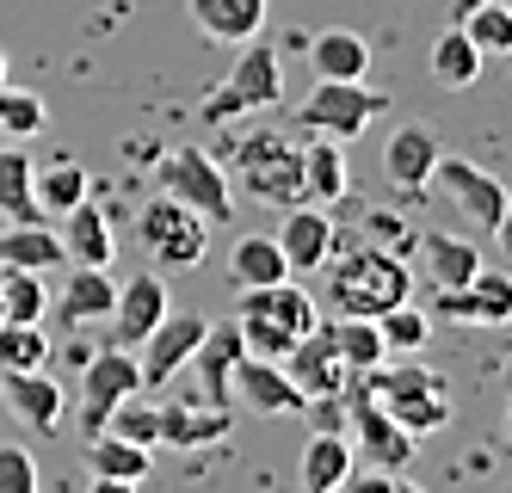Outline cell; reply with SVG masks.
<instances>
[{"instance_id":"1","label":"cell","mask_w":512,"mask_h":493,"mask_svg":"<svg viewBox=\"0 0 512 493\" xmlns=\"http://www.w3.org/2000/svg\"><path fill=\"white\" fill-rule=\"evenodd\" d=\"M321 272H327V302H334V315L377 321L383 309L414 296V272H408V259L395 247H334L321 259Z\"/></svg>"},{"instance_id":"2","label":"cell","mask_w":512,"mask_h":493,"mask_svg":"<svg viewBox=\"0 0 512 493\" xmlns=\"http://www.w3.org/2000/svg\"><path fill=\"white\" fill-rule=\"evenodd\" d=\"M229 173H235L241 192L266 210L303 204V142L284 136V130H241L235 148H229Z\"/></svg>"},{"instance_id":"3","label":"cell","mask_w":512,"mask_h":493,"mask_svg":"<svg viewBox=\"0 0 512 493\" xmlns=\"http://www.w3.org/2000/svg\"><path fill=\"white\" fill-rule=\"evenodd\" d=\"M278 99H284V68H278V50H272V44H260V37H247L241 56H235V68H229L223 81L204 93L198 118L223 130V124H235V118H253V111H272Z\"/></svg>"},{"instance_id":"4","label":"cell","mask_w":512,"mask_h":493,"mask_svg":"<svg viewBox=\"0 0 512 493\" xmlns=\"http://www.w3.org/2000/svg\"><path fill=\"white\" fill-rule=\"evenodd\" d=\"M364 383H371V395L383 401V413L401 432L426 438V432L451 426V389L426 364H377V370H364Z\"/></svg>"},{"instance_id":"5","label":"cell","mask_w":512,"mask_h":493,"mask_svg":"<svg viewBox=\"0 0 512 493\" xmlns=\"http://www.w3.org/2000/svg\"><path fill=\"white\" fill-rule=\"evenodd\" d=\"M136 241H142V253H149L161 272H192V265H204L210 222L161 192V198H149L136 210Z\"/></svg>"},{"instance_id":"6","label":"cell","mask_w":512,"mask_h":493,"mask_svg":"<svg viewBox=\"0 0 512 493\" xmlns=\"http://www.w3.org/2000/svg\"><path fill=\"white\" fill-rule=\"evenodd\" d=\"M340 407H346V438H352V450L371 469H389V475H401L414 463V432H401L389 413H383V401L371 395V383L364 376H346V395H340Z\"/></svg>"},{"instance_id":"7","label":"cell","mask_w":512,"mask_h":493,"mask_svg":"<svg viewBox=\"0 0 512 493\" xmlns=\"http://www.w3.org/2000/svg\"><path fill=\"white\" fill-rule=\"evenodd\" d=\"M389 99L377 87L364 81H315L309 99H297V111H290V124H297V136H334V142H352L371 130V118L383 111Z\"/></svg>"},{"instance_id":"8","label":"cell","mask_w":512,"mask_h":493,"mask_svg":"<svg viewBox=\"0 0 512 493\" xmlns=\"http://www.w3.org/2000/svg\"><path fill=\"white\" fill-rule=\"evenodd\" d=\"M161 192L179 198L186 210H198L210 229L235 216V185H229V173L216 167L204 148H167V155H161Z\"/></svg>"},{"instance_id":"9","label":"cell","mask_w":512,"mask_h":493,"mask_svg":"<svg viewBox=\"0 0 512 493\" xmlns=\"http://www.w3.org/2000/svg\"><path fill=\"white\" fill-rule=\"evenodd\" d=\"M136 389H142L136 352H124V346L87 352V364H81V432H87V438L105 432V413H112L124 395H136Z\"/></svg>"},{"instance_id":"10","label":"cell","mask_w":512,"mask_h":493,"mask_svg":"<svg viewBox=\"0 0 512 493\" xmlns=\"http://www.w3.org/2000/svg\"><path fill=\"white\" fill-rule=\"evenodd\" d=\"M432 179H438V192L451 198V210L469 222L475 235H494V222H500V210H506V185L488 173V167H475V161H451V155H438V167H432Z\"/></svg>"},{"instance_id":"11","label":"cell","mask_w":512,"mask_h":493,"mask_svg":"<svg viewBox=\"0 0 512 493\" xmlns=\"http://www.w3.org/2000/svg\"><path fill=\"white\" fill-rule=\"evenodd\" d=\"M229 395L247 413H260V420H297V413H309L303 389L290 383V370L278 358H241L235 376H229Z\"/></svg>"},{"instance_id":"12","label":"cell","mask_w":512,"mask_h":493,"mask_svg":"<svg viewBox=\"0 0 512 493\" xmlns=\"http://www.w3.org/2000/svg\"><path fill=\"white\" fill-rule=\"evenodd\" d=\"M155 420H161L155 450L161 444L167 450H204V444H223L235 432V407H210L198 395H167V401H155Z\"/></svg>"},{"instance_id":"13","label":"cell","mask_w":512,"mask_h":493,"mask_svg":"<svg viewBox=\"0 0 512 493\" xmlns=\"http://www.w3.org/2000/svg\"><path fill=\"white\" fill-rule=\"evenodd\" d=\"M198 339H204V315H161L155 327H149V339L136 346V364H142V389H167L179 370L192 364V352H198Z\"/></svg>"},{"instance_id":"14","label":"cell","mask_w":512,"mask_h":493,"mask_svg":"<svg viewBox=\"0 0 512 493\" xmlns=\"http://www.w3.org/2000/svg\"><path fill=\"white\" fill-rule=\"evenodd\" d=\"M432 315L457 321V327H506L512 321V278L482 265L463 290H432Z\"/></svg>"},{"instance_id":"15","label":"cell","mask_w":512,"mask_h":493,"mask_svg":"<svg viewBox=\"0 0 512 493\" xmlns=\"http://www.w3.org/2000/svg\"><path fill=\"white\" fill-rule=\"evenodd\" d=\"M278 253H284V265H290V278L297 272H321V259L340 247V235H334V210H321V204H290V210H278Z\"/></svg>"},{"instance_id":"16","label":"cell","mask_w":512,"mask_h":493,"mask_svg":"<svg viewBox=\"0 0 512 493\" xmlns=\"http://www.w3.org/2000/svg\"><path fill=\"white\" fill-rule=\"evenodd\" d=\"M247 358V346H241V327H235V315L229 321H204V339H198V352H192V383H198V401H210V407H235V395H229V376H235V364Z\"/></svg>"},{"instance_id":"17","label":"cell","mask_w":512,"mask_h":493,"mask_svg":"<svg viewBox=\"0 0 512 493\" xmlns=\"http://www.w3.org/2000/svg\"><path fill=\"white\" fill-rule=\"evenodd\" d=\"M278 364L290 370V383L303 389V401H340L346 395V364L334 352V339H327V321H315Z\"/></svg>"},{"instance_id":"18","label":"cell","mask_w":512,"mask_h":493,"mask_svg":"<svg viewBox=\"0 0 512 493\" xmlns=\"http://www.w3.org/2000/svg\"><path fill=\"white\" fill-rule=\"evenodd\" d=\"M118 302V284H112V265H68V284L50 290V315L81 333V327H99Z\"/></svg>"},{"instance_id":"19","label":"cell","mask_w":512,"mask_h":493,"mask_svg":"<svg viewBox=\"0 0 512 493\" xmlns=\"http://www.w3.org/2000/svg\"><path fill=\"white\" fill-rule=\"evenodd\" d=\"M161 315H167V284H161V272H136L130 284H118V302H112V315H105V327H112L105 346L136 352Z\"/></svg>"},{"instance_id":"20","label":"cell","mask_w":512,"mask_h":493,"mask_svg":"<svg viewBox=\"0 0 512 493\" xmlns=\"http://www.w3.org/2000/svg\"><path fill=\"white\" fill-rule=\"evenodd\" d=\"M0 407H13L31 432H56L68 395H62V383L50 370H7L0 376Z\"/></svg>"},{"instance_id":"21","label":"cell","mask_w":512,"mask_h":493,"mask_svg":"<svg viewBox=\"0 0 512 493\" xmlns=\"http://www.w3.org/2000/svg\"><path fill=\"white\" fill-rule=\"evenodd\" d=\"M438 136L426 130V124H401L395 136H389V148H383V179L395 185V192H426L432 185V167H438Z\"/></svg>"},{"instance_id":"22","label":"cell","mask_w":512,"mask_h":493,"mask_svg":"<svg viewBox=\"0 0 512 493\" xmlns=\"http://www.w3.org/2000/svg\"><path fill=\"white\" fill-rule=\"evenodd\" d=\"M414 247H420V259H426L432 290H463L475 272H482V247L463 241V235H451V229H420Z\"/></svg>"},{"instance_id":"23","label":"cell","mask_w":512,"mask_h":493,"mask_svg":"<svg viewBox=\"0 0 512 493\" xmlns=\"http://www.w3.org/2000/svg\"><path fill=\"white\" fill-rule=\"evenodd\" d=\"M235 315H266V321H278L290 339H303L321 315H315V296L303 290V284H260V290H241L235 296Z\"/></svg>"},{"instance_id":"24","label":"cell","mask_w":512,"mask_h":493,"mask_svg":"<svg viewBox=\"0 0 512 493\" xmlns=\"http://www.w3.org/2000/svg\"><path fill=\"white\" fill-rule=\"evenodd\" d=\"M56 241H62V259H68V265H112V253H118L112 222H105V210H99L93 198H81L75 210H62Z\"/></svg>"},{"instance_id":"25","label":"cell","mask_w":512,"mask_h":493,"mask_svg":"<svg viewBox=\"0 0 512 493\" xmlns=\"http://www.w3.org/2000/svg\"><path fill=\"white\" fill-rule=\"evenodd\" d=\"M346 142L334 136H303V204H321V210H334L346 198Z\"/></svg>"},{"instance_id":"26","label":"cell","mask_w":512,"mask_h":493,"mask_svg":"<svg viewBox=\"0 0 512 493\" xmlns=\"http://www.w3.org/2000/svg\"><path fill=\"white\" fill-rule=\"evenodd\" d=\"M186 7H192V25L229 50H241L266 25V0H186Z\"/></svg>"},{"instance_id":"27","label":"cell","mask_w":512,"mask_h":493,"mask_svg":"<svg viewBox=\"0 0 512 493\" xmlns=\"http://www.w3.org/2000/svg\"><path fill=\"white\" fill-rule=\"evenodd\" d=\"M352 469H358L352 438H346L340 426H321V432L303 444V469H297V481H303V493H327V487H340Z\"/></svg>"},{"instance_id":"28","label":"cell","mask_w":512,"mask_h":493,"mask_svg":"<svg viewBox=\"0 0 512 493\" xmlns=\"http://www.w3.org/2000/svg\"><path fill=\"white\" fill-rule=\"evenodd\" d=\"M309 68H315V81H364L371 74V44L358 31H315Z\"/></svg>"},{"instance_id":"29","label":"cell","mask_w":512,"mask_h":493,"mask_svg":"<svg viewBox=\"0 0 512 493\" xmlns=\"http://www.w3.org/2000/svg\"><path fill=\"white\" fill-rule=\"evenodd\" d=\"M0 265H25V272H56L62 259V241L56 229H44V216L38 222H7L0 229Z\"/></svg>"},{"instance_id":"30","label":"cell","mask_w":512,"mask_h":493,"mask_svg":"<svg viewBox=\"0 0 512 493\" xmlns=\"http://www.w3.org/2000/svg\"><path fill=\"white\" fill-rule=\"evenodd\" d=\"M31 192H38V210H44V216H62V210H75V204L93 192V179H87L81 161L56 155V161H44V167H31Z\"/></svg>"},{"instance_id":"31","label":"cell","mask_w":512,"mask_h":493,"mask_svg":"<svg viewBox=\"0 0 512 493\" xmlns=\"http://www.w3.org/2000/svg\"><path fill=\"white\" fill-rule=\"evenodd\" d=\"M290 278V265L278 253L272 235H241L235 253H229V284L235 290H260V284H284Z\"/></svg>"},{"instance_id":"32","label":"cell","mask_w":512,"mask_h":493,"mask_svg":"<svg viewBox=\"0 0 512 493\" xmlns=\"http://www.w3.org/2000/svg\"><path fill=\"white\" fill-rule=\"evenodd\" d=\"M327 339H334V352H340L346 376H364V370H377V364L389 358L377 321H364V315H334V321H327Z\"/></svg>"},{"instance_id":"33","label":"cell","mask_w":512,"mask_h":493,"mask_svg":"<svg viewBox=\"0 0 512 493\" xmlns=\"http://www.w3.org/2000/svg\"><path fill=\"white\" fill-rule=\"evenodd\" d=\"M149 463H155V450H142L118 432H93L87 438V475H112V481H149Z\"/></svg>"},{"instance_id":"34","label":"cell","mask_w":512,"mask_h":493,"mask_svg":"<svg viewBox=\"0 0 512 493\" xmlns=\"http://www.w3.org/2000/svg\"><path fill=\"white\" fill-rule=\"evenodd\" d=\"M482 62H488V56L469 44V31L451 25V31L432 44V62H426V68H432L438 87H469V81H482Z\"/></svg>"},{"instance_id":"35","label":"cell","mask_w":512,"mask_h":493,"mask_svg":"<svg viewBox=\"0 0 512 493\" xmlns=\"http://www.w3.org/2000/svg\"><path fill=\"white\" fill-rule=\"evenodd\" d=\"M38 192H31V155L0 148V222H38Z\"/></svg>"},{"instance_id":"36","label":"cell","mask_w":512,"mask_h":493,"mask_svg":"<svg viewBox=\"0 0 512 493\" xmlns=\"http://www.w3.org/2000/svg\"><path fill=\"white\" fill-rule=\"evenodd\" d=\"M0 315H7V321H44L50 315V284H44V272L0 265Z\"/></svg>"},{"instance_id":"37","label":"cell","mask_w":512,"mask_h":493,"mask_svg":"<svg viewBox=\"0 0 512 493\" xmlns=\"http://www.w3.org/2000/svg\"><path fill=\"white\" fill-rule=\"evenodd\" d=\"M50 333L44 321H0V376L7 370H50Z\"/></svg>"},{"instance_id":"38","label":"cell","mask_w":512,"mask_h":493,"mask_svg":"<svg viewBox=\"0 0 512 493\" xmlns=\"http://www.w3.org/2000/svg\"><path fill=\"white\" fill-rule=\"evenodd\" d=\"M377 333H383V346H389L395 358H414L426 339H432V315L414 309V296H408V302H395V309L377 315Z\"/></svg>"},{"instance_id":"39","label":"cell","mask_w":512,"mask_h":493,"mask_svg":"<svg viewBox=\"0 0 512 493\" xmlns=\"http://www.w3.org/2000/svg\"><path fill=\"white\" fill-rule=\"evenodd\" d=\"M469 31V44L482 56H512V0H482L475 13L457 19Z\"/></svg>"},{"instance_id":"40","label":"cell","mask_w":512,"mask_h":493,"mask_svg":"<svg viewBox=\"0 0 512 493\" xmlns=\"http://www.w3.org/2000/svg\"><path fill=\"white\" fill-rule=\"evenodd\" d=\"M44 124H50V111H44L38 93L0 81V136H7V142H25V136H44Z\"/></svg>"},{"instance_id":"41","label":"cell","mask_w":512,"mask_h":493,"mask_svg":"<svg viewBox=\"0 0 512 493\" xmlns=\"http://www.w3.org/2000/svg\"><path fill=\"white\" fill-rule=\"evenodd\" d=\"M235 327H241V346H247V358H284L297 339H290L278 321H266V315H235Z\"/></svg>"},{"instance_id":"42","label":"cell","mask_w":512,"mask_h":493,"mask_svg":"<svg viewBox=\"0 0 512 493\" xmlns=\"http://www.w3.org/2000/svg\"><path fill=\"white\" fill-rule=\"evenodd\" d=\"M0 493H38V463L25 444H0Z\"/></svg>"},{"instance_id":"43","label":"cell","mask_w":512,"mask_h":493,"mask_svg":"<svg viewBox=\"0 0 512 493\" xmlns=\"http://www.w3.org/2000/svg\"><path fill=\"white\" fill-rule=\"evenodd\" d=\"M364 229H371V241H383V247H389V241L414 247V235H420V229H408V222H401V216H389V210H383V216L371 210V222H364Z\"/></svg>"},{"instance_id":"44","label":"cell","mask_w":512,"mask_h":493,"mask_svg":"<svg viewBox=\"0 0 512 493\" xmlns=\"http://www.w3.org/2000/svg\"><path fill=\"white\" fill-rule=\"evenodd\" d=\"M494 247L512 259V198H506V210H500V222H494Z\"/></svg>"},{"instance_id":"45","label":"cell","mask_w":512,"mask_h":493,"mask_svg":"<svg viewBox=\"0 0 512 493\" xmlns=\"http://www.w3.org/2000/svg\"><path fill=\"white\" fill-rule=\"evenodd\" d=\"M87 493H136V481H112V475H93Z\"/></svg>"},{"instance_id":"46","label":"cell","mask_w":512,"mask_h":493,"mask_svg":"<svg viewBox=\"0 0 512 493\" xmlns=\"http://www.w3.org/2000/svg\"><path fill=\"white\" fill-rule=\"evenodd\" d=\"M482 0H451V19H463V13H475Z\"/></svg>"},{"instance_id":"47","label":"cell","mask_w":512,"mask_h":493,"mask_svg":"<svg viewBox=\"0 0 512 493\" xmlns=\"http://www.w3.org/2000/svg\"><path fill=\"white\" fill-rule=\"evenodd\" d=\"M389 493H426V487H414V481H389Z\"/></svg>"},{"instance_id":"48","label":"cell","mask_w":512,"mask_h":493,"mask_svg":"<svg viewBox=\"0 0 512 493\" xmlns=\"http://www.w3.org/2000/svg\"><path fill=\"white\" fill-rule=\"evenodd\" d=\"M506 444H512V401H506Z\"/></svg>"},{"instance_id":"49","label":"cell","mask_w":512,"mask_h":493,"mask_svg":"<svg viewBox=\"0 0 512 493\" xmlns=\"http://www.w3.org/2000/svg\"><path fill=\"white\" fill-rule=\"evenodd\" d=\"M0 81H7V50H0Z\"/></svg>"},{"instance_id":"50","label":"cell","mask_w":512,"mask_h":493,"mask_svg":"<svg viewBox=\"0 0 512 493\" xmlns=\"http://www.w3.org/2000/svg\"><path fill=\"white\" fill-rule=\"evenodd\" d=\"M506 389H512V358H506Z\"/></svg>"},{"instance_id":"51","label":"cell","mask_w":512,"mask_h":493,"mask_svg":"<svg viewBox=\"0 0 512 493\" xmlns=\"http://www.w3.org/2000/svg\"><path fill=\"white\" fill-rule=\"evenodd\" d=\"M327 493H352V487H346V481H340V487H327Z\"/></svg>"},{"instance_id":"52","label":"cell","mask_w":512,"mask_h":493,"mask_svg":"<svg viewBox=\"0 0 512 493\" xmlns=\"http://www.w3.org/2000/svg\"><path fill=\"white\" fill-rule=\"evenodd\" d=\"M0 321H7V315H0Z\"/></svg>"}]
</instances>
